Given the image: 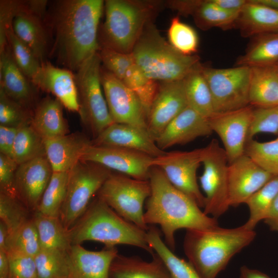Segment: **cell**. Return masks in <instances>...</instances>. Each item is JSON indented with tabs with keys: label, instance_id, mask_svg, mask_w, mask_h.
I'll return each mask as SVG.
<instances>
[{
	"label": "cell",
	"instance_id": "1",
	"mask_svg": "<svg viewBox=\"0 0 278 278\" xmlns=\"http://www.w3.org/2000/svg\"><path fill=\"white\" fill-rule=\"evenodd\" d=\"M104 4L102 0H59L47 12L45 22L53 39L49 55L64 68L76 72L99 51L98 26Z\"/></svg>",
	"mask_w": 278,
	"mask_h": 278
},
{
	"label": "cell",
	"instance_id": "2",
	"mask_svg": "<svg viewBox=\"0 0 278 278\" xmlns=\"http://www.w3.org/2000/svg\"><path fill=\"white\" fill-rule=\"evenodd\" d=\"M149 181L151 193L146 203L144 221L147 225H160L165 244L172 252L178 230H206L218 225L216 218L205 214L192 199L174 187L158 167H152Z\"/></svg>",
	"mask_w": 278,
	"mask_h": 278
},
{
	"label": "cell",
	"instance_id": "3",
	"mask_svg": "<svg viewBox=\"0 0 278 278\" xmlns=\"http://www.w3.org/2000/svg\"><path fill=\"white\" fill-rule=\"evenodd\" d=\"M255 236L254 230L243 225L231 229L218 225L206 230H188L184 238V251L201 278H216L231 258Z\"/></svg>",
	"mask_w": 278,
	"mask_h": 278
},
{
	"label": "cell",
	"instance_id": "4",
	"mask_svg": "<svg viewBox=\"0 0 278 278\" xmlns=\"http://www.w3.org/2000/svg\"><path fill=\"white\" fill-rule=\"evenodd\" d=\"M68 233L72 245L92 240L106 248L124 244L141 248L151 255L154 253L147 242V231L123 218L97 196Z\"/></svg>",
	"mask_w": 278,
	"mask_h": 278
},
{
	"label": "cell",
	"instance_id": "5",
	"mask_svg": "<svg viewBox=\"0 0 278 278\" xmlns=\"http://www.w3.org/2000/svg\"><path fill=\"white\" fill-rule=\"evenodd\" d=\"M131 54L145 75L157 81L183 80L200 64L198 56L185 55L175 49L152 22L145 26Z\"/></svg>",
	"mask_w": 278,
	"mask_h": 278
},
{
	"label": "cell",
	"instance_id": "6",
	"mask_svg": "<svg viewBox=\"0 0 278 278\" xmlns=\"http://www.w3.org/2000/svg\"><path fill=\"white\" fill-rule=\"evenodd\" d=\"M159 7V2L152 1H105V20L101 31V47L131 53Z\"/></svg>",
	"mask_w": 278,
	"mask_h": 278
},
{
	"label": "cell",
	"instance_id": "7",
	"mask_svg": "<svg viewBox=\"0 0 278 278\" xmlns=\"http://www.w3.org/2000/svg\"><path fill=\"white\" fill-rule=\"evenodd\" d=\"M101 59L97 52L75 73L81 119L96 137L114 122L110 116L100 80Z\"/></svg>",
	"mask_w": 278,
	"mask_h": 278
},
{
	"label": "cell",
	"instance_id": "8",
	"mask_svg": "<svg viewBox=\"0 0 278 278\" xmlns=\"http://www.w3.org/2000/svg\"><path fill=\"white\" fill-rule=\"evenodd\" d=\"M112 172L101 165L82 161L69 171L66 196L59 216L66 229L69 230L84 214Z\"/></svg>",
	"mask_w": 278,
	"mask_h": 278
},
{
	"label": "cell",
	"instance_id": "9",
	"mask_svg": "<svg viewBox=\"0 0 278 278\" xmlns=\"http://www.w3.org/2000/svg\"><path fill=\"white\" fill-rule=\"evenodd\" d=\"M150 193L149 180L112 172L97 196L123 218L147 231L149 227L144 221L143 206Z\"/></svg>",
	"mask_w": 278,
	"mask_h": 278
},
{
	"label": "cell",
	"instance_id": "10",
	"mask_svg": "<svg viewBox=\"0 0 278 278\" xmlns=\"http://www.w3.org/2000/svg\"><path fill=\"white\" fill-rule=\"evenodd\" d=\"M203 171L199 178L204 193L203 212L217 218L230 207L229 202V162L225 152L216 140L203 148Z\"/></svg>",
	"mask_w": 278,
	"mask_h": 278
},
{
	"label": "cell",
	"instance_id": "11",
	"mask_svg": "<svg viewBox=\"0 0 278 278\" xmlns=\"http://www.w3.org/2000/svg\"><path fill=\"white\" fill-rule=\"evenodd\" d=\"M202 72L211 92L214 113L236 110L249 105L251 67L202 66Z\"/></svg>",
	"mask_w": 278,
	"mask_h": 278
},
{
	"label": "cell",
	"instance_id": "12",
	"mask_svg": "<svg viewBox=\"0 0 278 278\" xmlns=\"http://www.w3.org/2000/svg\"><path fill=\"white\" fill-rule=\"evenodd\" d=\"M203 148L188 151L166 152L153 158V166L160 168L169 182L192 199L201 208L205 206V197L200 190L197 170L202 164Z\"/></svg>",
	"mask_w": 278,
	"mask_h": 278
},
{
	"label": "cell",
	"instance_id": "13",
	"mask_svg": "<svg viewBox=\"0 0 278 278\" xmlns=\"http://www.w3.org/2000/svg\"><path fill=\"white\" fill-rule=\"evenodd\" d=\"M100 80L113 122L148 130L146 113L135 94L103 67H101Z\"/></svg>",
	"mask_w": 278,
	"mask_h": 278
},
{
	"label": "cell",
	"instance_id": "14",
	"mask_svg": "<svg viewBox=\"0 0 278 278\" xmlns=\"http://www.w3.org/2000/svg\"><path fill=\"white\" fill-rule=\"evenodd\" d=\"M153 158L145 154L121 148L96 145L86 147L81 161L101 165L111 171L134 179L149 180Z\"/></svg>",
	"mask_w": 278,
	"mask_h": 278
},
{
	"label": "cell",
	"instance_id": "15",
	"mask_svg": "<svg viewBox=\"0 0 278 278\" xmlns=\"http://www.w3.org/2000/svg\"><path fill=\"white\" fill-rule=\"evenodd\" d=\"M253 108L251 105L222 113L208 118L213 131L220 137L229 164L245 154Z\"/></svg>",
	"mask_w": 278,
	"mask_h": 278
},
{
	"label": "cell",
	"instance_id": "16",
	"mask_svg": "<svg viewBox=\"0 0 278 278\" xmlns=\"http://www.w3.org/2000/svg\"><path fill=\"white\" fill-rule=\"evenodd\" d=\"M187 107L183 79L159 84L147 116V130L155 141Z\"/></svg>",
	"mask_w": 278,
	"mask_h": 278
},
{
	"label": "cell",
	"instance_id": "17",
	"mask_svg": "<svg viewBox=\"0 0 278 278\" xmlns=\"http://www.w3.org/2000/svg\"><path fill=\"white\" fill-rule=\"evenodd\" d=\"M274 176L245 154L229 164L230 206L245 203L253 194Z\"/></svg>",
	"mask_w": 278,
	"mask_h": 278
},
{
	"label": "cell",
	"instance_id": "18",
	"mask_svg": "<svg viewBox=\"0 0 278 278\" xmlns=\"http://www.w3.org/2000/svg\"><path fill=\"white\" fill-rule=\"evenodd\" d=\"M53 173L46 156L18 165L15 176L16 197L30 212L37 211Z\"/></svg>",
	"mask_w": 278,
	"mask_h": 278
},
{
	"label": "cell",
	"instance_id": "19",
	"mask_svg": "<svg viewBox=\"0 0 278 278\" xmlns=\"http://www.w3.org/2000/svg\"><path fill=\"white\" fill-rule=\"evenodd\" d=\"M96 145L121 148L153 158L166 152L161 149L148 130L133 126L113 123L92 141Z\"/></svg>",
	"mask_w": 278,
	"mask_h": 278
},
{
	"label": "cell",
	"instance_id": "20",
	"mask_svg": "<svg viewBox=\"0 0 278 278\" xmlns=\"http://www.w3.org/2000/svg\"><path fill=\"white\" fill-rule=\"evenodd\" d=\"M46 61L31 79L38 89L52 94L67 109L79 112V105L75 74Z\"/></svg>",
	"mask_w": 278,
	"mask_h": 278
},
{
	"label": "cell",
	"instance_id": "21",
	"mask_svg": "<svg viewBox=\"0 0 278 278\" xmlns=\"http://www.w3.org/2000/svg\"><path fill=\"white\" fill-rule=\"evenodd\" d=\"M208 118L187 107L166 127L156 138L155 143L162 150L177 145L188 143L196 138L213 133Z\"/></svg>",
	"mask_w": 278,
	"mask_h": 278
},
{
	"label": "cell",
	"instance_id": "22",
	"mask_svg": "<svg viewBox=\"0 0 278 278\" xmlns=\"http://www.w3.org/2000/svg\"><path fill=\"white\" fill-rule=\"evenodd\" d=\"M0 89L9 97L33 111L37 88L14 62L7 45L0 54Z\"/></svg>",
	"mask_w": 278,
	"mask_h": 278
},
{
	"label": "cell",
	"instance_id": "23",
	"mask_svg": "<svg viewBox=\"0 0 278 278\" xmlns=\"http://www.w3.org/2000/svg\"><path fill=\"white\" fill-rule=\"evenodd\" d=\"M118 254L115 247L94 251L80 245H72L69 250L68 278H110L111 263Z\"/></svg>",
	"mask_w": 278,
	"mask_h": 278
},
{
	"label": "cell",
	"instance_id": "24",
	"mask_svg": "<svg viewBox=\"0 0 278 278\" xmlns=\"http://www.w3.org/2000/svg\"><path fill=\"white\" fill-rule=\"evenodd\" d=\"M91 142L84 134L78 132L45 140L46 157L53 172L71 170L81 161Z\"/></svg>",
	"mask_w": 278,
	"mask_h": 278
},
{
	"label": "cell",
	"instance_id": "25",
	"mask_svg": "<svg viewBox=\"0 0 278 278\" xmlns=\"http://www.w3.org/2000/svg\"><path fill=\"white\" fill-rule=\"evenodd\" d=\"M12 28L16 36L33 52L41 63L50 53V34L45 20L22 10L15 15Z\"/></svg>",
	"mask_w": 278,
	"mask_h": 278
},
{
	"label": "cell",
	"instance_id": "26",
	"mask_svg": "<svg viewBox=\"0 0 278 278\" xmlns=\"http://www.w3.org/2000/svg\"><path fill=\"white\" fill-rule=\"evenodd\" d=\"M63 107L58 99L49 96L38 101L35 107L30 125L44 141L68 134Z\"/></svg>",
	"mask_w": 278,
	"mask_h": 278
},
{
	"label": "cell",
	"instance_id": "27",
	"mask_svg": "<svg viewBox=\"0 0 278 278\" xmlns=\"http://www.w3.org/2000/svg\"><path fill=\"white\" fill-rule=\"evenodd\" d=\"M150 262L138 256L118 254L112 261L110 278H172L166 267L155 252Z\"/></svg>",
	"mask_w": 278,
	"mask_h": 278
},
{
	"label": "cell",
	"instance_id": "28",
	"mask_svg": "<svg viewBox=\"0 0 278 278\" xmlns=\"http://www.w3.org/2000/svg\"><path fill=\"white\" fill-rule=\"evenodd\" d=\"M242 36L278 33V10L248 0L236 21Z\"/></svg>",
	"mask_w": 278,
	"mask_h": 278
},
{
	"label": "cell",
	"instance_id": "29",
	"mask_svg": "<svg viewBox=\"0 0 278 278\" xmlns=\"http://www.w3.org/2000/svg\"><path fill=\"white\" fill-rule=\"evenodd\" d=\"M251 68L249 105L256 108L278 106V75L273 66Z\"/></svg>",
	"mask_w": 278,
	"mask_h": 278
},
{
	"label": "cell",
	"instance_id": "30",
	"mask_svg": "<svg viewBox=\"0 0 278 278\" xmlns=\"http://www.w3.org/2000/svg\"><path fill=\"white\" fill-rule=\"evenodd\" d=\"M253 38L245 53L237 60L236 66H272L278 62V33L259 34Z\"/></svg>",
	"mask_w": 278,
	"mask_h": 278
},
{
	"label": "cell",
	"instance_id": "31",
	"mask_svg": "<svg viewBox=\"0 0 278 278\" xmlns=\"http://www.w3.org/2000/svg\"><path fill=\"white\" fill-rule=\"evenodd\" d=\"M200 64L183 79L188 106L205 118L214 113L212 96Z\"/></svg>",
	"mask_w": 278,
	"mask_h": 278
},
{
	"label": "cell",
	"instance_id": "32",
	"mask_svg": "<svg viewBox=\"0 0 278 278\" xmlns=\"http://www.w3.org/2000/svg\"><path fill=\"white\" fill-rule=\"evenodd\" d=\"M36 227L41 249L69 251L72 245L68 230L60 217L34 212L32 218Z\"/></svg>",
	"mask_w": 278,
	"mask_h": 278
},
{
	"label": "cell",
	"instance_id": "33",
	"mask_svg": "<svg viewBox=\"0 0 278 278\" xmlns=\"http://www.w3.org/2000/svg\"><path fill=\"white\" fill-rule=\"evenodd\" d=\"M146 240L150 247L162 260L172 278H201L189 262L175 255L163 241L160 231L156 227H149Z\"/></svg>",
	"mask_w": 278,
	"mask_h": 278
},
{
	"label": "cell",
	"instance_id": "34",
	"mask_svg": "<svg viewBox=\"0 0 278 278\" xmlns=\"http://www.w3.org/2000/svg\"><path fill=\"white\" fill-rule=\"evenodd\" d=\"M194 1L190 15L200 29L206 30L217 27L226 30L236 26L239 13L225 11L214 4L212 0Z\"/></svg>",
	"mask_w": 278,
	"mask_h": 278
},
{
	"label": "cell",
	"instance_id": "35",
	"mask_svg": "<svg viewBox=\"0 0 278 278\" xmlns=\"http://www.w3.org/2000/svg\"><path fill=\"white\" fill-rule=\"evenodd\" d=\"M278 195V175L274 176L246 202L249 210V217L243 225L254 230L257 223L264 220L274 199Z\"/></svg>",
	"mask_w": 278,
	"mask_h": 278
},
{
	"label": "cell",
	"instance_id": "36",
	"mask_svg": "<svg viewBox=\"0 0 278 278\" xmlns=\"http://www.w3.org/2000/svg\"><path fill=\"white\" fill-rule=\"evenodd\" d=\"M46 156L44 141L30 124L19 128L13 148L12 159L20 165Z\"/></svg>",
	"mask_w": 278,
	"mask_h": 278
},
{
	"label": "cell",
	"instance_id": "37",
	"mask_svg": "<svg viewBox=\"0 0 278 278\" xmlns=\"http://www.w3.org/2000/svg\"><path fill=\"white\" fill-rule=\"evenodd\" d=\"M68 175L69 171L53 172L36 212L59 217L66 196Z\"/></svg>",
	"mask_w": 278,
	"mask_h": 278
},
{
	"label": "cell",
	"instance_id": "38",
	"mask_svg": "<svg viewBox=\"0 0 278 278\" xmlns=\"http://www.w3.org/2000/svg\"><path fill=\"white\" fill-rule=\"evenodd\" d=\"M38 278H68L69 251L41 249L34 256Z\"/></svg>",
	"mask_w": 278,
	"mask_h": 278
},
{
	"label": "cell",
	"instance_id": "39",
	"mask_svg": "<svg viewBox=\"0 0 278 278\" xmlns=\"http://www.w3.org/2000/svg\"><path fill=\"white\" fill-rule=\"evenodd\" d=\"M40 250L39 236L32 218L28 220L8 236L6 252L34 257Z\"/></svg>",
	"mask_w": 278,
	"mask_h": 278
},
{
	"label": "cell",
	"instance_id": "40",
	"mask_svg": "<svg viewBox=\"0 0 278 278\" xmlns=\"http://www.w3.org/2000/svg\"><path fill=\"white\" fill-rule=\"evenodd\" d=\"M122 81L137 96L147 117L158 90L157 81L147 77L135 63L128 70Z\"/></svg>",
	"mask_w": 278,
	"mask_h": 278
},
{
	"label": "cell",
	"instance_id": "41",
	"mask_svg": "<svg viewBox=\"0 0 278 278\" xmlns=\"http://www.w3.org/2000/svg\"><path fill=\"white\" fill-rule=\"evenodd\" d=\"M6 37L8 45L16 64L30 80L39 71L41 62L32 50L14 33L12 24L8 27Z\"/></svg>",
	"mask_w": 278,
	"mask_h": 278
},
{
	"label": "cell",
	"instance_id": "42",
	"mask_svg": "<svg viewBox=\"0 0 278 278\" xmlns=\"http://www.w3.org/2000/svg\"><path fill=\"white\" fill-rule=\"evenodd\" d=\"M245 154L266 171L278 175V137L265 142L252 140L247 143Z\"/></svg>",
	"mask_w": 278,
	"mask_h": 278
},
{
	"label": "cell",
	"instance_id": "43",
	"mask_svg": "<svg viewBox=\"0 0 278 278\" xmlns=\"http://www.w3.org/2000/svg\"><path fill=\"white\" fill-rule=\"evenodd\" d=\"M170 44L185 55H192L197 50L199 39L195 30L176 16L170 22L168 29Z\"/></svg>",
	"mask_w": 278,
	"mask_h": 278
},
{
	"label": "cell",
	"instance_id": "44",
	"mask_svg": "<svg viewBox=\"0 0 278 278\" xmlns=\"http://www.w3.org/2000/svg\"><path fill=\"white\" fill-rule=\"evenodd\" d=\"M30 212L17 198L0 192V219L6 226L9 235L30 219Z\"/></svg>",
	"mask_w": 278,
	"mask_h": 278
},
{
	"label": "cell",
	"instance_id": "45",
	"mask_svg": "<svg viewBox=\"0 0 278 278\" xmlns=\"http://www.w3.org/2000/svg\"><path fill=\"white\" fill-rule=\"evenodd\" d=\"M33 111L9 97L0 89V125L20 127L30 124Z\"/></svg>",
	"mask_w": 278,
	"mask_h": 278
},
{
	"label": "cell",
	"instance_id": "46",
	"mask_svg": "<svg viewBox=\"0 0 278 278\" xmlns=\"http://www.w3.org/2000/svg\"><path fill=\"white\" fill-rule=\"evenodd\" d=\"M259 133L278 135V106L253 109L247 142Z\"/></svg>",
	"mask_w": 278,
	"mask_h": 278
},
{
	"label": "cell",
	"instance_id": "47",
	"mask_svg": "<svg viewBox=\"0 0 278 278\" xmlns=\"http://www.w3.org/2000/svg\"><path fill=\"white\" fill-rule=\"evenodd\" d=\"M98 53L103 67L121 81L135 63L131 53H123L105 47H100Z\"/></svg>",
	"mask_w": 278,
	"mask_h": 278
},
{
	"label": "cell",
	"instance_id": "48",
	"mask_svg": "<svg viewBox=\"0 0 278 278\" xmlns=\"http://www.w3.org/2000/svg\"><path fill=\"white\" fill-rule=\"evenodd\" d=\"M6 253L9 265V278H38L34 257Z\"/></svg>",
	"mask_w": 278,
	"mask_h": 278
},
{
	"label": "cell",
	"instance_id": "49",
	"mask_svg": "<svg viewBox=\"0 0 278 278\" xmlns=\"http://www.w3.org/2000/svg\"><path fill=\"white\" fill-rule=\"evenodd\" d=\"M25 9V1L1 0L0 1V54L7 46V30L15 15Z\"/></svg>",
	"mask_w": 278,
	"mask_h": 278
},
{
	"label": "cell",
	"instance_id": "50",
	"mask_svg": "<svg viewBox=\"0 0 278 278\" xmlns=\"http://www.w3.org/2000/svg\"><path fill=\"white\" fill-rule=\"evenodd\" d=\"M18 166L13 159L0 153V192L17 197L15 176Z\"/></svg>",
	"mask_w": 278,
	"mask_h": 278
},
{
	"label": "cell",
	"instance_id": "51",
	"mask_svg": "<svg viewBox=\"0 0 278 278\" xmlns=\"http://www.w3.org/2000/svg\"><path fill=\"white\" fill-rule=\"evenodd\" d=\"M19 127L0 125V152L12 159L13 148Z\"/></svg>",
	"mask_w": 278,
	"mask_h": 278
},
{
	"label": "cell",
	"instance_id": "52",
	"mask_svg": "<svg viewBox=\"0 0 278 278\" xmlns=\"http://www.w3.org/2000/svg\"><path fill=\"white\" fill-rule=\"evenodd\" d=\"M220 8L233 13H240L248 0H212Z\"/></svg>",
	"mask_w": 278,
	"mask_h": 278
},
{
	"label": "cell",
	"instance_id": "53",
	"mask_svg": "<svg viewBox=\"0 0 278 278\" xmlns=\"http://www.w3.org/2000/svg\"><path fill=\"white\" fill-rule=\"evenodd\" d=\"M272 231L278 232V195L264 219Z\"/></svg>",
	"mask_w": 278,
	"mask_h": 278
},
{
	"label": "cell",
	"instance_id": "54",
	"mask_svg": "<svg viewBox=\"0 0 278 278\" xmlns=\"http://www.w3.org/2000/svg\"><path fill=\"white\" fill-rule=\"evenodd\" d=\"M239 278H270L266 274L256 269L242 266L240 269Z\"/></svg>",
	"mask_w": 278,
	"mask_h": 278
},
{
	"label": "cell",
	"instance_id": "55",
	"mask_svg": "<svg viewBox=\"0 0 278 278\" xmlns=\"http://www.w3.org/2000/svg\"><path fill=\"white\" fill-rule=\"evenodd\" d=\"M9 265L7 253L0 250V278H9Z\"/></svg>",
	"mask_w": 278,
	"mask_h": 278
},
{
	"label": "cell",
	"instance_id": "56",
	"mask_svg": "<svg viewBox=\"0 0 278 278\" xmlns=\"http://www.w3.org/2000/svg\"><path fill=\"white\" fill-rule=\"evenodd\" d=\"M9 236L8 230L5 224L0 222V250L6 251V243Z\"/></svg>",
	"mask_w": 278,
	"mask_h": 278
},
{
	"label": "cell",
	"instance_id": "57",
	"mask_svg": "<svg viewBox=\"0 0 278 278\" xmlns=\"http://www.w3.org/2000/svg\"><path fill=\"white\" fill-rule=\"evenodd\" d=\"M260 5L278 10V0H253Z\"/></svg>",
	"mask_w": 278,
	"mask_h": 278
},
{
	"label": "cell",
	"instance_id": "58",
	"mask_svg": "<svg viewBox=\"0 0 278 278\" xmlns=\"http://www.w3.org/2000/svg\"><path fill=\"white\" fill-rule=\"evenodd\" d=\"M274 70L278 75V62H277L273 66Z\"/></svg>",
	"mask_w": 278,
	"mask_h": 278
}]
</instances>
